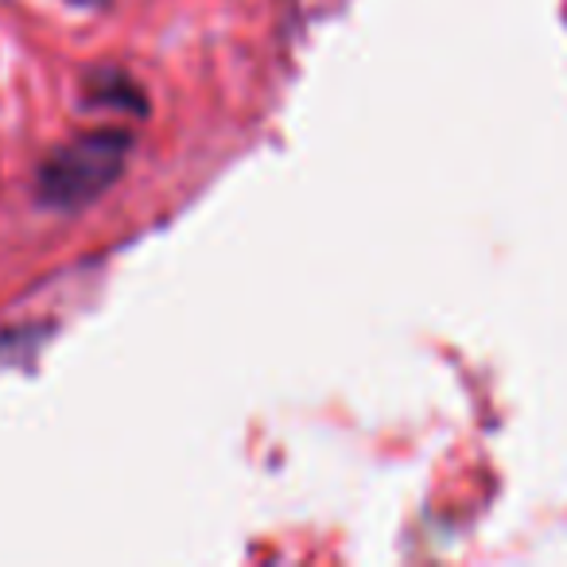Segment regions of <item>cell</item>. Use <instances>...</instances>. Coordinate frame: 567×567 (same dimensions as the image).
<instances>
[{
  "label": "cell",
  "mask_w": 567,
  "mask_h": 567,
  "mask_svg": "<svg viewBox=\"0 0 567 567\" xmlns=\"http://www.w3.org/2000/svg\"><path fill=\"white\" fill-rule=\"evenodd\" d=\"M128 152H133V136L125 128H94L74 136L40 164L35 195L43 206H59V210L94 203L125 172Z\"/></svg>",
  "instance_id": "cell-1"
},
{
  "label": "cell",
  "mask_w": 567,
  "mask_h": 567,
  "mask_svg": "<svg viewBox=\"0 0 567 567\" xmlns=\"http://www.w3.org/2000/svg\"><path fill=\"white\" fill-rule=\"evenodd\" d=\"M86 97L94 105H121V110L144 113V94L133 79H125L121 71H97L86 79Z\"/></svg>",
  "instance_id": "cell-2"
}]
</instances>
